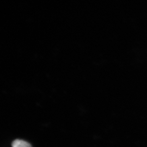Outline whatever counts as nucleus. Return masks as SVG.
I'll use <instances>...</instances> for the list:
<instances>
[{
  "mask_svg": "<svg viewBox=\"0 0 147 147\" xmlns=\"http://www.w3.org/2000/svg\"><path fill=\"white\" fill-rule=\"evenodd\" d=\"M12 147H32L31 145L24 140H14L12 144Z\"/></svg>",
  "mask_w": 147,
  "mask_h": 147,
  "instance_id": "nucleus-1",
  "label": "nucleus"
}]
</instances>
